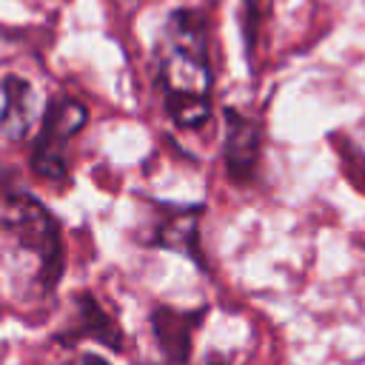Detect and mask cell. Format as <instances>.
Listing matches in <instances>:
<instances>
[{
  "mask_svg": "<svg viewBox=\"0 0 365 365\" xmlns=\"http://www.w3.org/2000/svg\"><path fill=\"white\" fill-rule=\"evenodd\" d=\"M157 80L165 111L180 128H200L211 117L208 26L197 9H177L165 17L157 40Z\"/></svg>",
  "mask_w": 365,
  "mask_h": 365,
  "instance_id": "cell-1",
  "label": "cell"
},
{
  "mask_svg": "<svg viewBox=\"0 0 365 365\" xmlns=\"http://www.w3.org/2000/svg\"><path fill=\"white\" fill-rule=\"evenodd\" d=\"M3 231L9 234L14 251L31 259L34 294H40V297L51 294V288L63 277V262H66L60 222L34 197L11 191L6 217H3Z\"/></svg>",
  "mask_w": 365,
  "mask_h": 365,
  "instance_id": "cell-2",
  "label": "cell"
},
{
  "mask_svg": "<svg viewBox=\"0 0 365 365\" xmlns=\"http://www.w3.org/2000/svg\"><path fill=\"white\" fill-rule=\"evenodd\" d=\"M88 108L74 97H57L48 103L40 131L31 148V171L46 182L68 180V143L86 125Z\"/></svg>",
  "mask_w": 365,
  "mask_h": 365,
  "instance_id": "cell-3",
  "label": "cell"
},
{
  "mask_svg": "<svg viewBox=\"0 0 365 365\" xmlns=\"http://www.w3.org/2000/svg\"><path fill=\"white\" fill-rule=\"evenodd\" d=\"M262 154V128L257 120L225 108V168L237 185H245L257 177Z\"/></svg>",
  "mask_w": 365,
  "mask_h": 365,
  "instance_id": "cell-4",
  "label": "cell"
},
{
  "mask_svg": "<svg viewBox=\"0 0 365 365\" xmlns=\"http://www.w3.org/2000/svg\"><path fill=\"white\" fill-rule=\"evenodd\" d=\"M202 317H205V308L180 311V308H171V305H154L151 331H154V339H157L163 356L171 365H185V359L191 354L194 331L202 325Z\"/></svg>",
  "mask_w": 365,
  "mask_h": 365,
  "instance_id": "cell-5",
  "label": "cell"
},
{
  "mask_svg": "<svg viewBox=\"0 0 365 365\" xmlns=\"http://www.w3.org/2000/svg\"><path fill=\"white\" fill-rule=\"evenodd\" d=\"M63 345H74L80 339H94L108 345L111 351L123 348V331L120 325L106 314V308L91 297V294H77L74 299V314L68 317V325L57 334Z\"/></svg>",
  "mask_w": 365,
  "mask_h": 365,
  "instance_id": "cell-6",
  "label": "cell"
},
{
  "mask_svg": "<svg viewBox=\"0 0 365 365\" xmlns=\"http://www.w3.org/2000/svg\"><path fill=\"white\" fill-rule=\"evenodd\" d=\"M37 91L20 74H6L0 83V134L6 140H23L34 125Z\"/></svg>",
  "mask_w": 365,
  "mask_h": 365,
  "instance_id": "cell-7",
  "label": "cell"
},
{
  "mask_svg": "<svg viewBox=\"0 0 365 365\" xmlns=\"http://www.w3.org/2000/svg\"><path fill=\"white\" fill-rule=\"evenodd\" d=\"M200 214H202L200 205L197 208H163L148 242L180 251L185 257L197 259L200 265H205L202 254H200V240H197L200 237Z\"/></svg>",
  "mask_w": 365,
  "mask_h": 365,
  "instance_id": "cell-8",
  "label": "cell"
},
{
  "mask_svg": "<svg viewBox=\"0 0 365 365\" xmlns=\"http://www.w3.org/2000/svg\"><path fill=\"white\" fill-rule=\"evenodd\" d=\"M271 11H274V0H242L240 3V31H242L245 54L251 63L257 60V46H259L265 23L271 20Z\"/></svg>",
  "mask_w": 365,
  "mask_h": 365,
  "instance_id": "cell-9",
  "label": "cell"
},
{
  "mask_svg": "<svg viewBox=\"0 0 365 365\" xmlns=\"http://www.w3.org/2000/svg\"><path fill=\"white\" fill-rule=\"evenodd\" d=\"M336 148H339V160H342V171H345L348 182L365 194V151H359L356 145L342 143V140H336Z\"/></svg>",
  "mask_w": 365,
  "mask_h": 365,
  "instance_id": "cell-10",
  "label": "cell"
},
{
  "mask_svg": "<svg viewBox=\"0 0 365 365\" xmlns=\"http://www.w3.org/2000/svg\"><path fill=\"white\" fill-rule=\"evenodd\" d=\"M68 365H108L103 356H97V354H80V356H74Z\"/></svg>",
  "mask_w": 365,
  "mask_h": 365,
  "instance_id": "cell-11",
  "label": "cell"
},
{
  "mask_svg": "<svg viewBox=\"0 0 365 365\" xmlns=\"http://www.w3.org/2000/svg\"><path fill=\"white\" fill-rule=\"evenodd\" d=\"M208 365H228L222 356H208Z\"/></svg>",
  "mask_w": 365,
  "mask_h": 365,
  "instance_id": "cell-12",
  "label": "cell"
},
{
  "mask_svg": "<svg viewBox=\"0 0 365 365\" xmlns=\"http://www.w3.org/2000/svg\"><path fill=\"white\" fill-rule=\"evenodd\" d=\"M3 180H6V168H3V165H0V185H3V188H6V185H9V182H3Z\"/></svg>",
  "mask_w": 365,
  "mask_h": 365,
  "instance_id": "cell-13",
  "label": "cell"
}]
</instances>
